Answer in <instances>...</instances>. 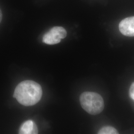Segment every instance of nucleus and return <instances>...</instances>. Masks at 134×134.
Instances as JSON below:
<instances>
[{
	"label": "nucleus",
	"instance_id": "7",
	"mask_svg": "<svg viewBox=\"0 0 134 134\" xmlns=\"http://www.w3.org/2000/svg\"><path fill=\"white\" fill-rule=\"evenodd\" d=\"M129 95L130 97L134 100V82H133L130 87Z\"/></svg>",
	"mask_w": 134,
	"mask_h": 134
},
{
	"label": "nucleus",
	"instance_id": "3",
	"mask_svg": "<svg viewBox=\"0 0 134 134\" xmlns=\"http://www.w3.org/2000/svg\"><path fill=\"white\" fill-rule=\"evenodd\" d=\"M67 36L66 29L61 26H55L45 34L42 38V41L46 44L54 45L60 43L62 39Z\"/></svg>",
	"mask_w": 134,
	"mask_h": 134
},
{
	"label": "nucleus",
	"instance_id": "6",
	"mask_svg": "<svg viewBox=\"0 0 134 134\" xmlns=\"http://www.w3.org/2000/svg\"><path fill=\"white\" fill-rule=\"evenodd\" d=\"M98 134H117L118 132L114 127L107 126L101 128L97 133Z\"/></svg>",
	"mask_w": 134,
	"mask_h": 134
},
{
	"label": "nucleus",
	"instance_id": "4",
	"mask_svg": "<svg viewBox=\"0 0 134 134\" xmlns=\"http://www.w3.org/2000/svg\"><path fill=\"white\" fill-rule=\"evenodd\" d=\"M120 32L128 37L134 36V16L122 20L119 25Z\"/></svg>",
	"mask_w": 134,
	"mask_h": 134
},
{
	"label": "nucleus",
	"instance_id": "2",
	"mask_svg": "<svg viewBox=\"0 0 134 134\" xmlns=\"http://www.w3.org/2000/svg\"><path fill=\"white\" fill-rule=\"evenodd\" d=\"M82 108L91 115H97L103 111L104 107L102 96L93 92H84L80 97Z\"/></svg>",
	"mask_w": 134,
	"mask_h": 134
},
{
	"label": "nucleus",
	"instance_id": "5",
	"mask_svg": "<svg viewBox=\"0 0 134 134\" xmlns=\"http://www.w3.org/2000/svg\"><path fill=\"white\" fill-rule=\"evenodd\" d=\"M38 128L32 120H27L21 125L19 130V134H35L38 133Z\"/></svg>",
	"mask_w": 134,
	"mask_h": 134
},
{
	"label": "nucleus",
	"instance_id": "8",
	"mask_svg": "<svg viewBox=\"0 0 134 134\" xmlns=\"http://www.w3.org/2000/svg\"><path fill=\"white\" fill-rule=\"evenodd\" d=\"M2 17H3V14H2V11L0 9V23L2 21Z\"/></svg>",
	"mask_w": 134,
	"mask_h": 134
},
{
	"label": "nucleus",
	"instance_id": "1",
	"mask_svg": "<svg viewBox=\"0 0 134 134\" xmlns=\"http://www.w3.org/2000/svg\"><path fill=\"white\" fill-rule=\"evenodd\" d=\"M42 96V90L38 83L30 80L21 82L14 90V97L20 104L26 106L37 103Z\"/></svg>",
	"mask_w": 134,
	"mask_h": 134
}]
</instances>
